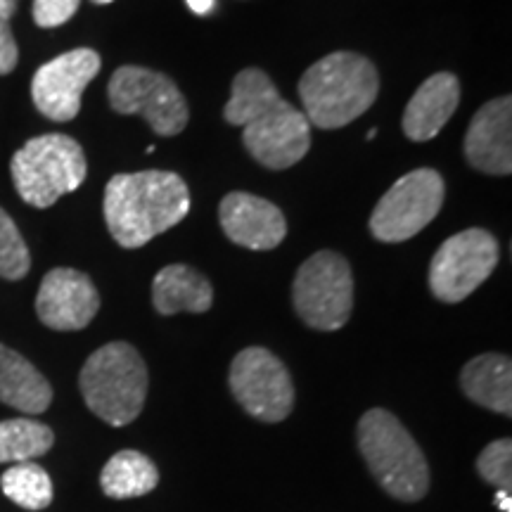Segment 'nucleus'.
<instances>
[{
  "instance_id": "nucleus-27",
  "label": "nucleus",
  "mask_w": 512,
  "mask_h": 512,
  "mask_svg": "<svg viewBox=\"0 0 512 512\" xmlns=\"http://www.w3.org/2000/svg\"><path fill=\"white\" fill-rule=\"evenodd\" d=\"M19 60V50H17V41L12 36L10 22L0 19V76L10 74L12 69L17 67Z\"/></svg>"
},
{
  "instance_id": "nucleus-4",
  "label": "nucleus",
  "mask_w": 512,
  "mask_h": 512,
  "mask_svg": "<svg viewBox=\"0 0 512 512\" xmlns=\"http://www.w3.org/2000/svg\"><path fill=\"white\" fill-rule=\"evenodd\" d=\"M83 401L102 422L126 427L143 413L147 399V366L136 347L110 342L100 347L81 368Z\"/></svg>"
},
{
  "instance_id": "nucleus-1",
  "label": "nucleus",
  "mask_w": 512,
  "mask_h": 512,
  "mask_svg": "<svg viewBox=\"0 0 512 512\" xmlns=\"http://www.w3.org/2000/svg\"><path fill=\"white\" fill-rule=\"evenodd\" d=\"M102 211L117 245L138 249L188 216L190 190L174 171L119 174L107 183Z\"/></svg>"
},
{
  "instance_id": "nucleus-16",
  "label": "nucleus",
  "mask_w": 512,
  "mask_h": 512,
  "mask_svg": "<svg viewBox=\"0 0 512 512\" xmlns=\"http://www.w3.org/2000/svg\"><path fill=\"white\" fill-rule=\"evenodd\" d=\"M460 105V81L456 74L439 72L415 91L403 112V133L415 143L437 138Z\"/></svg>"
},
{
  "instance_id": "nucleus-18",
  "label": "nucleus",
  "mask_w": 512,
  "mask_h": 512,
  "mask_svg": "<svg viewBox=\"0 0 512 512\" xmlns=\"http://www.w3.org/2000/svg\"><path fill=\"white\" fill-rule=\"evenodd\" d=\"M460 387L477 406L512 415V361L503 354H482L465 363L460 373Z\"/></svg>"
},
{
  "instance_id": "nucleus-10",
  "label": "nucleus",
  "mask_w": 512,
  "mask_h": 512,
  "mask_svg": "<svg viewBox=\"0 0 512 512\" xmlns=\"http://www.w3.org/2000/svg\"><path fill=\"white\" fill-rule=\"evenodd\" d=\"M230 392L252 418L283 422L294 408V384L285 363L264 347L242 349L230 363Z\"/></svg>"
},
{
  "instance_id": "nucleus-22",
  "label": "nucleus",
  "mask_w": 512,
  "mask_h": 512,
  "mask_svg": "<svg viewBox=\"0 0 512 512\" xmlns=\"http://www.w3.org/2000/svg\"><path fill=\"white\" fill-rule=\"evenodd\" d=\"M55 444V434L43 422L15 418L0 422V463H29Z\"/></svg>"
},
{
  "instance_id": "nucleus-15",
  "label": "nucleus",
  "mask_w": 512,
  "mask_h": 512,
  "mask_svg": "<svg viewBox=\"0 0 512 512\" xmlns=\"http://www.w3.org/2000/svg\"><path fill=\"white\" fill-rule=\"evenodd\" d=\"M465 157L477 171L510 176L512 171V100L496 98L479 107L465 133Z\"/></svg>"
},
{
  "instance_id": "nucleus-25",
  "label": "nucleus",
  "mask_w": 512,
  "mask_h": 512,
  "mask_svg": "<svg viewBox=\"0 0 512 512\" xmlns=\"http://www.w3.org/2000/svg\"><path fill=\"white\" fill-rule=\"evenodd\" d=\"M477 472L498 491H512V441L496 439L479 453Z\"/></svg>"
},
{
  "instance_id": "nucleus-6",
  "label": "nucleus",
  "mask_w": 512,
  "mask_h": 512,
  "mask_svg": "<svg viewBox=\"0 0 512 512\" xmlns=\"http://www.w3.org/2000/svg\"><path fill=\"white\" fill-rule=\"evenodd\" d=\"M292 302L309 328L320 332L344 328L354 309V275L347 259L337 252L309 256L294 278Z\"/></svg>"
},
{
  "instance_id": "nucleus-9",
  "label": "nucleus",
  "mask_w": 512,
  "mask_h": 512,
  "mask_svg": "<svg viewBox=\"0 0 512 512\" xmlns=\"http://www.w3.org/2000/svg\"><path fill=\"white\" fill-rule=\"evenodd\" d=\"M498 242L489 230L467 228L451 235L430 264V290L439 302L458 304L470 297L498 266Z\"/></svg>"
},
{
  "instance_id": "nucleus-3",
  "label": "nucleus",
  "mask_w": 512,
  "mask_h": 512,
  "mask_svg": "<svg viewBox=\"0 0 512 512\" xmlns=\"http://www.w3.org/2000/svg\"><path fill=\"white\" fill-rule=\"evenodd\" d=\"M358 451L370 475L389 496L418 503L430 491V467L418 441L401 420L384 408H373L358 420Z\"/></svg>"
},
{
  "instance_id": "nucleus-7",
  "label": "nucleus",
  "mask_w": 512,
  "mask_h": 512,
  "mask_svg": "<svg viewBox=\"0 0 512 512\" xmlns=\"http://www.w3.org/2000/svg\"><path fill=\"white\" fill-rule=\"evenodd\" d=\"M107 93L114 112L138 114L157 136H178L188 126V102L166 74L128 64L112 74Z\"/></svg>"
},
{
  "instance_id": "nucleus-28",
  "label": "nucleus",
  "mask_w": 512,
  "mask_h": 512,
  "mask_svg": "<svg viewBox=\"0 0 512 512\" xmlns=\"http://www.w3.org/2000/svg\"><path fill=\"white\" fill-rule=\"evenodd\" d=\"M185 3L190 5V10L195 12V15H207V12L214 10L216 0H185Z\"/></svg>"
},
{
  "instance_id": "nucleus-13",
  "label": "nucleus",
  "mask_w": 512,
  "mask_h": 512,
  "mask_svg": "<svg viewBox=\"0 0 512 512\" xmlns=\"http://www.w3.org/2000/svg\"><path fill=\"white\" fill-rule=\"evenodd\" d=\"M100 311V294L86 273L55 268L43 278L36 297L41 323L57 332H74L91 325Z\"/></svg>"
},
{
  "instance_id": "nucleus-32",
  "label": "nucleus",
  "mask_w": 512,
  "mask_h": 512,
  "mask_svg": "<svg viewBox=\"0 0 512 512\" xmlns=\"http://www.w3.org/2000/svg\"><path fill=\"white\" fill-rule=\"evenodd\" d=\"M93 3H98V5H107V3H114V0H93Z\"/></svg>"
},
{
  "instance_id": "nucleus-2",
  "label": "nucleus",
  "mask_w": 512,
  "mask_h": 512,
  "mask_svg": "<svg viewBox=\"0 0 512 512\" xmlns=\"http://www.w3.org/2000/svg\"><path fill=\"white\" fill-rule=\"evenodd\" d=\"M380 91V76L368 57L332 53L306 69L299 98L311 126L342 128L366 114Z\"/></svg>"
},
{
  "instance_id": "nucleus-26",
  "label": "nucleus",
  "mask_w": 512,
  "mask_h": 512,
  "mask_svg": "<svg viewBox=\"0 0 512 512\" xmlns=\"http://www.w3.org/2000/svg\"><path fill=\"white\" fill-rule=\"evenodd\" d=\"M81 0H34V22L41 29H55L76 15Z\"/></svg>"
},
{
  "instance_id": "nucleus-8",
  "label": "nucleus",
  "mask_w": 512,
  "mask_h": 512,
  "mask_svg": "<svg viewBox=\"0 0 512 512\" xmlns=\"http://www.w3.org/2000/svg\"><path fill=\"white\" fill-rule=\"evenodd\" d=\"M444 204V178L434 169L401 176L370 214V233L380 242H406L437 219Z\"/></svg>"
},
{
  "instance_id": "nucleus-20",
  "label": "nucleus",
  "mask_w": 512,
  "mask_h": 512,
  "mask_svg": "<svg viewBox=\"0 0 512 512\" xmlns=\"http://www.w3.org/2000/svg\"><path fill=\"white\" fill-rule=\"evenodd\" d=\"M159 484V470L145 453L126 451L114 453L100 472V486L105 496L114 501H126V498H140L155 491Z\"/></svg>"
},
{
  "instance_id": "nucleus-5",
  "label": "nucleus",
  "mask_w": 512,
  "mask_h": 512,
  "mask_svg": "<svg viewBox=\"0 0 512 512\" xmlns=\"http://www.w3.org/2000/svg\"><path fill=\"white\" fill-rule=\"evenodd\" d=\"M10 174L24 202L48 209L86 181L88 164L81 145L64 133H46L19 147Z\"/></svg>"
},
{
  "instance_id": "nucleus-24",
  "label": "nucleus",
  "mask_w": 512,
  "mask_h": 512,
  "mask_svg": "<svg viewBox=\"0 0 512 512\" xmlns=\"http://www.w3.org/2000/svg\"><path fill=\"white\" fill-rule=\"evenodd\" d=\"M31 268L29 247L15 221L0 209V278L22 280Z\"/></svg>"
},
{
  "instance_id": "nucleus-23",
  "label": "nucleus",
  "mask_w": 512,
  "mask_h": 512,
  "mask_svg": "<svg viewBox=\"0 0 512 512\" xmlns=\"http://www.w3.org/2000/svg\"><path fill=\"white\" fill-rule=\"evenodd\" d=\"M0 486H3V494L24 510H46L53 503V479L34 460L5 470Z\"/></svg>"
},
{
  "instance_id": "nucleus-30",
  "label": "nucleus",
  "mask_w": 512,
  "mask_h": 512,
  "mask_svg": "<svg viewBox=\"0 0 512 512\" xmlns=\"http://www.w3.org/2000/svg\"><path fill=\"white\" fill-rule=\"evenodd\" d=\"M19 0H0V19L10 22V17L17 12Z\"/></svg>"
},
{
  "instance_id": "nucleus-17",
  "label": "nucleus",
  "mask_w": 512,
  "mask_h": 512,
  "mask_svg": "<svg viewBox=\"0 0 512 512\" xmlns=\"http://www.w3.org/2000/svg\"><path fill=\"white\" fill-rule=\"evenodd\" d=\"M0 401L15 411L38 415L53 403V387L34 363L0 344Z\"/></svg>"
},
{
  "instance_id": "nucleus-11",
  "label": "nucleus",
  "mask_w": 512,
  "mask_h": 512,
  "mask_svg": "<svg viewBox=\"0 0 512 512\" xmlns=\"http://www.w3.org/2000/svg\"><path fill=\"white\" fill-rule=\"evenodd\" d=\"M100 55L91 48L69 50L38 69L31 81V98L43 117L72 121L81 110V95L98 76Z\"/></svg>"
},
{
  "instance_id": "nucleus-14",
  "label": "nucleus",
  "mask_w": 512,
  "mask_h": 512,
  "mask_svg": "<svg viewBox=\"0 0 512 512\" xmlns=\"http://www.w3.org/2000/svg\"><path fill=\"white\" fill-rule=\"evenodd\" d=\"M219 221L230 242L254 249V252L275 249L287 235L283 211L273 202L249 195V192H230L223 197Z\"/></svg>"
},
{
  "instance_id": "nucleus-31",
  "label": "nucleus",
  "mask_w": 512,
  "mask_h": 512,
  "mask_svg": "<svg viewBox=\"0 0 512 512\" xmlns=\"http://www.w3.org/2000/svg\"><path fill=\"white\" fill-rule=\"evenodd\" d=\"M375 136H377V131H375V128H370V131L366 133V138H368V140H373Z\"/></svg>"
},
{
  "instance_id": "nucleus-19",
  "label": "nucleus",
  "mask_w": 512,
  "mask_h": 512,
  "mask_svg": "<svg viewBox=\"0 0 512 512\" xmlns=\"http://www.w3.org/2000/svg\"><path fill=\"white\" fill-rule=\"evenodd\" d=\"M152 304L162 316L174 313H204L214 304L211 283L195 268L183 264L164 266L152 283Z\"/></svg>"
},
{
  "instance_id": "nucleus-12",
  "label": "nucleus",
  "mask_w": 512,
  "mask_h": 512,
  "mask_svg": "<svg viewBox=\"0 0 512 512\" xmlns=\"http://www.w3.org/2000/svg\"><path fill=\"white\" fill-rule=\"evenodd\" d=\"M242 143L261 166L283 171L302 162L309 152L311 124L302 110L283 100L242 128Z\"/></svg>"
},
{
  "instance_id": "nucleus-21",
  "label": "nucleus",
  "mask_w": 512,
  "mask_h": 512,
  "mask_svg": "<svg viewBox=\"0 0 512 512\" xmlns=\"http://www.w3.org/2000/svg\"><path fill=\"white\" fill-rule=\"evenodd\" d=\"M283 98H280L278 88L271 81V76L261 69L249 67L233 79L230 86V100L223 110V117L230 126H242L252 124L254 119L264 117L266 112H271L273 107H278Z\"/></svg>"
},
{
  "instance_id": "nucleus-29",
  "label": "nucleus",
  "mask_w": 512,
  "mask_h": 512,
  "mask_svg": "<svg viewBox=\"0 0 512 512\" xmlns=\"http://www.w3.org/2000/svg\"><path fill=\"white\" fill-rule=\"evenodd\" d=\"M494 503L501 512H512V491H496Z\"/></svg>"
}]
</instances>
